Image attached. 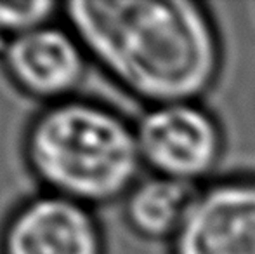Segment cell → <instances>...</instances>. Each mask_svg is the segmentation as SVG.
Returning <instances> with one entry per match:
<instances>
[{"label":"cell","instance_id":"1","mask_svg":"<svg viewBox=\"0 0 255 254\" xmlns=\"http://www.w3.org/2000/svg\"><path fill=\"white\" fill-rule=\"evenodd\" d=\"M75 37L149 106L202 101L222 70V40L196 0H94L64 5Z\"/></svg>","mask_w":255,"mask_h":254},{"label":"cell","instance_id":"2","mask_svg":"<svg viewBox=\"0 0 255 254\" xmlns=\"http://www.w3.org/2000/svg\"><path fill=\"white\" fill-rule=\"evenodd\" d=\"M26 157L51 193L87 207L124 199L142 169L135 126L89 101L42 112L28 131Z\"/></svg>","mask_w":255,"mask_h":254},{"label":"cell","instance_id":"3","mask_svg":"<svg viewBox=\"0 0 255 254\" xmlns=\"http://www.w3.org/2000/svg\"><path fill=\"white\" fill-rule=\"evenodd\" d=\"M142 166L151 174L203 187L224 153V131L202 101L149 106L135 124Z\"/></svg>","mask_w":255,"mask_h":254},{"label":"cell","instance_id":"4","mask_svg":"<svg viewBox=\"0 0 255 254\" xmlns=\"http://www.w3.org/2000/svg\"><path fill=\"white\" fill-rule=\"evenodd\" d=\"M170 254H255V176H228L200 187Z\"/></svg>","mask_w":255,"mask_h":254},{"label":"cell","instance_id":"5","mask_svg":"<svg viewBox=\"0 0 255 254\" xmlns=\"http://www.w3.org/2000/svg\"><path fill=\"white\" fill-rule=\"evenodd\" d=\"M2 254H104V244L87 206L49 193L14 213L3 230Z\"/></svg>","mask_w":255,"mask_h":254},{"label":"cell","instance_id":"6","mask_svg":"<svg viewBox=\"0 0 255 254\" xmlns=\"http://www.w3.org/2000/svg\"><path fill=\"white\" fill-rule=\"evenodd\" d=\"M3 61L10 78L28 94L59 99L80 82L84 47L75 33L44 24L10 38Z\"/></svg>","mask_w":255,"mask_h":254},{"label":"cell","instance_id":"7","mask_svg":"<svg viewBox=\"0 0 255 254\" xmlns=\"http://www.w3.org/2000/svg\"><path fill=\"white\" fill-rule=\"evenodd\" d=\"M200 187L170 178L149 176L139 181L124 197V214L128 227L148 241H167L181 230Z\"/></svg>","mask_w":255,"mask_h":254},{"label":"cell","instance_id":"8","mask_svg":"<svg viewBox=\"0 0 255 254\" xmlns=\"http://www.w3.org/2000/svg\"><path fill=\"white\" fill-rule=\"evenodd\" d=\"M56 9V3L47 0L31 2H0V31L16 35L26 33L33 28L49 24V17Z\"/></svg>","mask_w":255,"mask_h":254}]
</instances>
